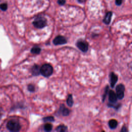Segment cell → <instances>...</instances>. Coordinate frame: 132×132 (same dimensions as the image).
Segmentation results:
<instances>
[{"instance_id": "1", "label": "cell", "mask_w": 132, "mask_h": 132, "mask_svg": "<svg viewBox=\"0 0 132 132\" xmlns=\"http://www.w3.org/2000/svg\"><path fill=\"white\" fill-rule=\"evenodd\" d=\"M53 68L50 64H44L40 68V73L44 77L50 76L53 74Z\"/></svg>"}, {"instance_id": "2", "label": "cell", "mask_w": 132, "mask_h": 132, "mask_svg": "<svg viewBox=\"0 0 132 132\" xmlns=\"http://www.w3.org/2000/svg\"><path fill=\"white\" fill-rule=\"evenodd\" d=\"M7 128L11 131H18L21 129V125L18 120H11L7 124Z\"/></svg>"}, {"instance_id": "3", "label": "cell", "mask_w": 132, "mask_h": 132, "mask_svg": "<svg viewBox=\"0 0 132 132\" xmlns=\"http://www.w3.org/2000/svg\"><path fill=\"white\" fill-rule=\"evenodd\" d=\"M34 26L37 28H42L47 24L46 19L42 16L37 17L32 22Z\"/></svg>"}, {"instance_id": "4", "label": "cell", "mask_w": 132, "mask_h": 132, "mask_svg": "<svg viewBox=\"0 0 132 132\" xmlns=\"http://www.w3.org/2000/svg\"><path fill=\"white\" fill-rule=\"evenodd\" d=\"M116 95L117 96V98H118L120 100H122L124 96V90H125V87L122 84H119L117 86L116 88Z\"/></svg>"}, {"instance_id": "5", "label": "cell", "mask_w": 132, "mask_h": 132, "mask_svg": "<svg viewBox=\"0 0 132 132\" xmlns=\"http://www.w3.org/2000/svg\"><path fill=\"white\" fill-rule=\"evenodd\" d=\"M76 46L83 52H86L88 50V44L84 41H78L76 43Z\"/></svg>"}, {"instance_id": "6", "label": "cell", "mask_w": 132, "mask_h": 132, "mask_svg": "<svg viewBox=\"0 0 132 132\" xmlns=\"http://www.w3.org/2000/svg\"><path fill=\"white\" fill-rule=\"evenodd\" d=\"M67 42V39L62 36H58L53 40V43L55 45H61L65 44Z\"/></svg>"}, {"instance_id": "7", "label": "cell", "mask_w": 132, "mask_h": 132, "mask_svg": "<svg viewBox=\"0 0 132 132\" xmlns=\"http://www.w3.org/2000/svg\"><path fill=\"white\" fill-rule=\"evenodd\" d=\"M118 81V76L113 72H111L110 74V86L112 88H113Z\"/></svg>"}, {"instance_id": "8", "label": "cell", "mask_w": 132, "mask_h": 132, "mask_svg": "<svg viewBox=\"0 0 132 132\" xmlns=\"http://www.w3.org/2000/svg\"><path fill=\"white\" fill-rule=\"evenodd\" d=\"M117 96L116 93L110 90L109 93V100L112 103H115L117 101Z\"/></svg>"}, {"instance_id": "9", "label": "cell", "mask_w": 132, "mask_h": 132, "mask_svg": "<svg viewBox=\"0 0 132 132\" xmlns=\"http://www.w3.org/2000/svg\"><path fill=\"white\" fill-rule=\"evenodd\" d=\"M112 12L111 11H109L108 12H107L104 19H103V22L108 25L110 23V21H111V16H112Z\"/></svg>"}, {"instance_id": "10", "label": "cell", "mask_w": 132, "mask_h": 132, "mask_svg": "<svg viewBox=\"0 0 132 132\" xmlns=\"http://www.w3.org/2000/svg\"><path fill=\"white\" fill-rule=\"evenodd\" d=\"M60 111L61 112V114L63 116H68L70 113V111L69 110V109L67 108H66L64 105H61L60 106Z\"/></svg>"}, {"instance_id": "11", "label": "cell", "mask_w": 132, "mask_h": 132, "mask_svg": "<svg viewBox=\"0 0 132 132\" xmlns=\"http://www.w3.org/2000/svg\"><path fill=\"white\" fill-rule=\"evenodd\" d=\"M31 72L33 75H39L40 74V68L38 65H34L31 68Z\"/></svg>"}, {"instance_id": "12", "label": "cell", "mask_w": 132, "mask_h": 132, "mask_svg": "<svg viewBox=\"0 0 132 132\" xmlns=\"http://www.w3.org/2000/svg\"><path fill=\"white\" fill-rule=\"evenodd\" d=\"M109 126L111 129H114L117 127L118 125V122L116 120L111 119L108 122Z\"/></svg>"}, {"instance_id": "13", "label": "cell", "mask_w": 132, "mask_h": 132, "mask_svg": "<svg viewBox=\"0 0 132 132\" xmlns=\"http://www.w3.org/2000/svg\"><path fill=\"white\" fill-rule=\"evenodd\" d=\"M73 103H74V101L73 100L72 95V94H69L67 100V104L69 107H72L73 105Z\"/></svg>"}, {"instance_id": "14", "label": "cell", "mask_w": 132, "mask_h": 132, "mask_svg": "<svg viewBox=\"0 0 132 132\" xmlns=\"http://www.w3.org/2000/svg\"><path fill=\"white\" fill-rule=\"evenodd\" d=\"M67 127L64 125H60L57 126L56 130L59 132H65L67 131Z\"/></svg>"}, {"instance_id": "15", "label": "cell", "mask_w": 132, "mask_h": 132, "mask_svg": "<svg viewBox=\"0 0 132 132\" xmlns=\"http://www.w3.org/2000/svg\"><path fill=\"white\" fill-rule=\"evenodd\" d=\"M41 48L39 46H34L31 49V53L32 54H38L40 53L41 52Z\"/></svg>"}, {"instance_id": "16", "label": "cell", "mask_w": 132, "mask_h": 132, "mask_svg": "<svg viewBox=\"0 0 132 132\" xmlns=\"http://www.w3.org/2000/svg\"><path fill=\"white\" fill-rule=\"evenodd\" d=\"M53 128V126L50 123H46L44 125V129L46 131H51Z\"/></svg>"}, {"instance_id": "17", "label": "cell", "mask_w": 132, "mask_h": 132, "mask_svg": "<svg viewBox=\"0 0 132 132\" xmlns=\"http://www.w3.org/2000/svg\"><path fill=\"white\" fill-rule=\"evenodd\" d=\"M43 120L44 122H47V121L53 122V121H54V118L52 116H48V117H46L43 118Z\"/></svg>"}, {"instance_id": "18", "label": "cell", "mask_w": 132, "mask_h": 132, "mask_svg": "<svg viewBox=\"0 0 132 132\" xmlns=\"http://www.w3.org/2000/svg\"><path fill=\"white\" fill-rule=\"evenodd\" d=\"M7 4L6 3H3L0 5V9L3 11H6L7 9Z\"/></svg>"}, {"instance_id": "19", "label": "cell", "mask_w": 132, "mask_h": 132, "mask_svg": "<svg viewBox=\"0 0 132 132\" xmlns=\"http://www.w3.org/2000/svg\"><path fill=\"white\" fill-rule=\"evenodd\" d=\"M27 89H28V91H29L30 92H34L35 90V88L34 86L32 85H31V84L29 85L28 86Z\"/></svg>"}, {"instance_id": "20", "label": "cell", "mask_w": 132, "mask_h": 132, "mask_svg": "<svg viewBox=\"0 0 132 132\" xmlns=\"http://www.w3.org/2000/svg\"><path fill=\"white\" fill-rule=\"evenodd\" d=\"M108 86H106V90L105 91V93L103 94V102H104L105 101V97H106V96L107 94V92H108Z\"/></svg>"}, {"instance_id": "21", "label": "cell", "mask_w": 132, "mask_h": 132, "mask_svg": "<svg viewBox=\"0 0 132 132\" xmlns=\"http://www.w3.org/2000/svg\"><path fill=\"white\" fill-rule=\"evenodd\" d=\"M57 3L60 5H63L65 3V0H57Z\"/></svg>"}, {"instance_id": "22", "label": "cell", "mask_w": 132, "mask_h": 132, "mask_svg": "<svg viewBox=\"0 0 132 132\" xmlns=\"http://www.w3.org/2000/svg\"><path fill=\"white\" fill-rule=\"evenodd\" d=\"M115 3H116L117 5L120 6V5H121V4L122 3V0H116Z\"/></svg>"}, {"instance_id": "23", "label": "cell", "mask_w": 132, "mask_h": 132, "mask_svg": "<svg viewBox=\"0 0 132 132\" xmlns=\"http://www.w3.org/2000/svg\"><path fill=\"white\" fill-rule=\"evenodd\" d=\"M121 131H122V132H126V131H127V129L126 128V127L125 126H124L122 128Z\"/></svg>"}, {"instance_id": "24", "label": "cell", "mask_w": 132, "mask_h": 132, "mask_svg": "<svg viewBox=\"0 0 132 132\" xmlns=\"http://www.w3.org/2000/svg\"><path fill=\"white\" fill-rule=\"evenodd\" d=\"M85 0H78V1L79 2H80V3H81V2H83Z\"/></svg>"}]
</instances>
